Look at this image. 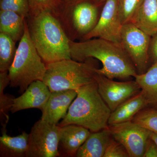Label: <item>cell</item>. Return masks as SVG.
Instances as JSON below:
<instances>
[{
  "label": "cell",
  "mask_w": 157,
  "mask_h": 157,
  "mask_svg": "<svg viewBox=\"0 0 157 157\" xmlns=\"http://www.w3.org/2000/svg\"><path fill=\"white\" fill-rule=\"evenodd\" d=\"M70 46L72 59L83 62L92 58L100 61L102 67L96 72L107 78L125 79L137 74L131 59L119 44L96 38L79 42L70 40Z\"/></svg>",
  "instance_id": "1"
},
{
  "label": "cell",
  "mask_w": 157,
  "mask_h": 157,
  "mask_svg": "<svg viewBox=\"0 0 157 157\" xmlns=\"http://www.w3.org/2000/svg\"><path fill=\"white\" fill-rule=\"evenodd\" d=\"M26 19L31 40L46 64L71 59L70 40L52 12L29 14Z\"/></svg>",
  "instance_id": "2"
},
{
  "label": "cell",
  "mask_w": 157,
  "mask_h": 157,
  "mask_svg": "<svg viewBox=\"0 0 157 157\" xmlns=\"http://www.w3.org/2000/svg\"><path fill=\"white\" fill-rule=\"evenodd\" d=\"M76 91V98L70 105L67 115L58 125H78L91 132L108 128L111 111L99 94L96 80Z\"/></svg>",
  "instance_id": "3"
},
{
  "label": "cell",
  "mask_w": 157,
  "mask_h": 157,
  "mask_svg": "<svg viewBox=\"0 0 157 157\" xmlns=\"http://www.w3.org/2000/svg\"><path fill=\"white\" fill-rule=\"evenodd\" d=\"M96 61L90 58L83 62L71 59L47 64L43 82L51 92L78 89L95 81L98 69Z\"/></svg>",
  "instance_id": "4"
},
{
  "label": "cell",
  "mask_w": 157,
  "mask_h": 157,
  "mask_svg": "<svg viewBox=\"0 0 157 157\" xmlns=\"http://www.w3.org/2000/svg\"><path fill=\"white\" fill-rule=\"evenodd\" d=\"M101 6L91 0H73L59 3L52 13L70 40L82 41L98 23Z\"/></svg>",
  "instance_id": "5"
},
{
  "label": "cell",
  "mask_w": 157,
  "mask_h": 157,
  "mask_svg": "<svg viewBox=\"0 0 157 157\" xmlns=\"http://www.w3.org/2000/svg\"><path fill=\"white\" fill-rule=\"evenodd\" d=\"M46 70V64L31 40L26 21L24 33L8 70L10 86L19 88L20 93L22 94L32 82L42 81Z\"/></svg>",
  "instance_id": "6"
},
{
  "label": "cell",
  "mask_w": 157,
  "mask_h": 157,
  "mask_svg": "<svg viewBox=\"0 0 157 157\" xmlns=\"http://www.w3.org/2000/svg\"><path fill=\"white\" fill-rule=\"evenodd\" d=\"M151 36L132 22L123 25L121 45L135 66L137 74L145 73L149 67Z\"/></svg>",
  "instance_id": "7"
},
{
  "label": "cell",
  "mask_w": 157,
  "mask_h": 157,
  "mask_svg": "<svg viewBox=\"0 0 157 157\" xmlns=\"http://www.w3.org/2000/svg\"><path fill=\"white\" fill-rule=\"evenodd\" d=\"M60 127L40 119L35 123L29 134L26 157L59 156Z\"/></svg>",
  "instance_id": "8"
},
{
  "label": "cell",
  "mask_w": 157,
  "mask_h": 157,
  "mask_svg": "<svg viewBox=\"0 0 157 157\" xmlns=\"http://www.w3.org/2000/svg\"><path fill=\"white\" fill-rule=\"evenodd\" d=\"M113 139L125 147L130 157H143L150 132L134 122L109 125Z\"/></svg>",
  "instance_id": "9"
},
{
  "label": "cell",
  "mask_w": 157,
  "mask_h": 157,
  "mask_svg": "<svg viewBox=\"0 0 157 157\" xmlns=\"http://www.w3.org/2000/svg\"><path fill=\"white\" fill-rule=\"evenodd\" d=\"M122 25L119 13L118 0H106L96 26L82 41L101 38L121 45Z\"/></svg>",
  "instance_id": "10"
},
{
  "label": "cell",
  "mask_w": 157,
  "mask_h": 157,
  "mask_svg": "<svg viewBox=\"0 0 157 157\" xmlns=\"http://www.w3.org/2000/svg\"><path fill=\"white\" fill-rule=\"evenodd\" d=\"M95 79L98 91L111 112L129 98L140 92L137 82H117L97 73Z\"/></svg>",
  "instance_id": "11"
},
{
  "label": "cell",
  "mask_w": 157,
  "mask_h": 157,
  "mask_svg": "<svg viewBox=\"0 0 157 157\" xmlns=\"http://www.w3.org/2000/svg\"><path fill=\"white\" fill-rule=\"evenodd\" d=\"M51 94L47 86L42 80L34 81L22 93L14 98L11 109V113L31 108L42 111L45 108Z\"/></svg>",
  "instance_id": "12"
},
{
  "label": "cell",
  "mask_w": 157,
  "mask_h": 157,
  "mask_svg": "<svg viewBox=\"0 0 157 157\" xmlns=\"http://www.w3.org/2000/svg\"><path fill=\"white\" fill-rule=\"evenodd\" d=\"M77 94L76 90H73L51 92L45 108L42 111L41 119L52 124H58L59 121L67 115Z\"/></svg>",
  "instance_id": "13"
},
{
  "label": "cell",
  "mask_w": 157,
  "mask_h": 157,
  "mask_svg": "<svg viewBox=\"0 0 157 157\" xmlns=\"http://www.w3.org/2000/svg\"><path fill=\"white\" fill-rule=\"evenodd\" d=\"M88 129L76 124L60 127L59 151L68 157L76 156V153L89 137Z\"/></svg>",
  "instance_id": "14"
},
{
  "label": "cell",
  "mask_w": 157,
  "mask_h": 157,
  "mask_svg": "<svg viewBox=\"0 0 157 157\" xmlns=\"http://www.w3.org/2000/svg\"><path fill=\"white\" fill-rule=\"evenodd\" d=\"M148 107V102L142 91L129 98L111 112L108 124L131 121L141 109Z\"/></svg>",
  "instance_id": "15"
},
{
  "label": "cell",
  "mask_w": 157,
  "mask_h": 157,
  "mask_svg": "<svg viewBox=\"0 0 157 157\" xmlns=\"http://www.w3.org/2000/svg\"><path fill=\"white\" fill-rule=\"evenodd\" d=\"M113 137L108 128L91 132L87 139L78 149L77 157H104L106 149Z\"/></svg>",
  "instance_id": "16"
},
{
  "label": "cell",
  "mask_w": 157,
  "mask_h": 157,
  "mask_svg": "<svg viewBox=\"0 0 157 157\" xmlns=\"http://www.w3.org/2000/svg\"><path fill=\"white\" fill-rule=\"evenodd\" d=\"M130 22L152 36L157 32V0H142Z\"/></svg>",
  "instance_id": "17"
},
{
  "label": "cell",
  "mask_w": 157,
  "mask_h": 157,
  "mask_svg": "<svg viewBox=\"0 0 157 157\" xmlns=\"http://www.w3.org/2000/svg\"><path fill=\"white\" fill-rule=\"evenodd\" d=\"M7 124L2 125V135L0 137V156L25 157L28 148L29 134L23 132L17 136H10L7 134Z\"/></svg>",
  "instance_id": "18"
},
{
  "label": "cell",
  "mask_w": 157,
  "mask_h": 157,
  "mask_svg": "<svg viewBox=\"0 0 157 157\" xmlns=\"http://www.w3.org/2000/svg\"><path fill=\"white\" fill-rule=\"evenodd\" d=\"M26 18L14 11L0 10V33L8 35L14 42L19 41L24 33Z\"/></svg>",
  "instance_id": "19"
},
{
  "label": "cell",
  "mask_w": 157,
  "mask_h": 157,
  "mask_svg": "<svg viewBox=\"0 0 157 157\" xmlns=\"http://www.w3.org/2000/svg\"><path fill=\"white\" fill-rule=\"evenodd\" d=\"M135 78L146 97L148 107L157 109V63L152 64L145 73L137 74Z\"/></svg>",
  "instance_id": "20"
},
{
  "label": "cell",
  "mask_w": 157,
  "mask_h": 157,
  "mask_svg": "<svg viewBox=\"0 0 157 157\" xmlns=\"http://www.w3.org/2000/svg\"><path fill=\"white\" fill-rule=\"evenodd\" d=\"M16 42L6 34L0 33V72L8 71L14 61Z\"/></svg>",
  "instance_id": "21"
},
{
  "label": "cell",
  "mask_w": 157,
  "mask_h": 157,
  "mask_svg": "<svg viewBox=\"0 0 157 157\" xmlns=\"http://www.w3.org/2000/svg\"><path fill=\"white\" fill-rule=\"evenodd\" d=\"M10 84L8 71L0 72V113L1 117L5 118L6 123L8 124L9 117L7 113L11 110L14 98L4 94L6 87Z\"/></svg>",
  "instance_id": "22"
},
{
  "label": "cell",
  "mask_w": 157,
  "mask_h": 157,
  "mask_svg": "<svg viewBox=\"0 0 157 157\" xmlns=\"http://www.w3.org/2000/svg\"><path fill=\"white\" fill-rule=\"evenodd\" d=\"M132 121L157 134V109L147 107L141 109Z\"/></svg>",
  "instance_id": "23"
},
{
  "label": "cell",
  "mask_w": 157,
  "mask_h": 157,
  "mask_svg": "<svg viewBox=\"0 0 157 157\" xmlns=\"http://www.w3.org/2000/svg\"><path fill=\"white\" fill-rule=\"evenodd\" d=\"M142 0H118V8L123 25L132 20Z\"/></svg>",
  "instance_id": "24"
},
{
  "label": "cell",
  "mask_w": 157,
  "mask_h": 157,
  "mask_svg": "<svg viewBox=\"0 0 157 157\" xmlns=\"http://www.w3.org/2000/svg\"><path fill=\"white\" fill-rule=\"evenodd\" d=\"M0 10L14 11L27 18L30 12L29 0H0Z\"/></svg>",
  "instance_id": "25"
},
{
  "label": "cell",
  "mask_w": 157,
  "mask_h": 157,
  "mask_svg": "<svg viewBox=\"0 0 157 157\" xmlns=\"http://www.w3.org/2000/svg\"><path fill=\"white\" fill-rule=\"evenodd\" d=\"M30 12L29 14H36L42 11L52 13L56 6L57 0H29Z\"/></svg>",
  "instance_id": "26"
},
{
  "label": "cell",
  "mask_w": 157,
  "mask_h": 157,
  "mask_svg": "<svg viewBox=\"0 0 157 157\" xmlns=\"http://www.w3.org/2000/svg\"><path fill=\"white\" fill-rule=\"evenodd\" d=\"M104 157H130L126 150L121 143L113 138L106 149Z\"/></svg>",
  "instance_id": "27"
},
{
  "label": "cell",
  "mask_w": 157,
  "mask_h": 157,
  "mask_svg": "<svg viewBox=\"0 0 157 157\" xmlns=\"http://www.w3.org/2000/svg\"><path fill=\"white\" fill-rule=\"evenodd\" d=\"M143 157H157V146L149 137L147 142Z\"/></svg>",
  "instance_id": "28"
},
{
  "label": "cell",
  "mask_w": 157,
  "mask_h": 157,
  "mask_svg": "<svg viewBox=\"0 0 157 157\" xmlns=\"http://www.w3.org/2000/svg\"><path fill=\"white\" fill-rule=\"evenodd\" d=\"M150 60L152 63H157V32L151 36L149 48Z\"/></svg>",
  "instance_id": "29"
},
{
  "label": "cell",
  "mask_w": 157,
  "mask_h": 157,
  "mask_svg": "<svg viewBox=\"0 0 157 157\" xmlns=\"http://www.w3.org/2000/svg\"><path fill=\"white\" fill-rule=\"evenodd\" d=\"M149 137L153 140L157 146V134L152 132H150Z\"/></svg>",
  "instance_id": "30"
},
{
  "label": "cell",
  "mask_w": 157,
  "mask_h": 157,
  "mask_svg": "<svg viewBox=\"0 0 157 157\" xmlns=\"http://www.w3.org/2000/svg\"><path fill=\"white\" fill-rule=\"evenodd\" d=\"M91 1L99 5H104V3L106 0H91Z\"/></svg>",
  "instance_id": "31"
},
{
  "label": "cell",
  "mask_w": 157,
  "mask_h": 157,
  "mask_svg": "<svg viewBox=\"0 0 157 157\" xmlns=\"http://www.w3.org/2000/svg\"><path fill=\"white\" fill-rule=\"evenodd\" d=\"M73 1V0H57L56 6V7L58 5L59 3L61 2H70V1Z\"/></svg>",
  "instance_id": "32"
}]
</instances>
